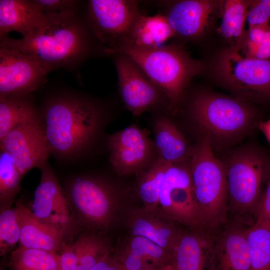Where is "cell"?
I'll return each mask as SVG.
<instances>
[{"label": "cell", "instance_id": "obj_1", "mask_svg": "<svg viewBox=\"0 0 270 270\" xmlns=\"http://www.w3.org/2000/svg\"><path fill=\"white\" fill-rule=\"evenodd\" d=\"M45 14L42 22L30 35L0 38V46L32 56L49 72L73 68L90 56L98 42L78 10Z\"/></svg>", "mask_w": 270, "mask_h": 270}, {"label": "cell", "instance_id": "obj_2", "mask_svg": "<svg viewBox=\"0 0 270 270\" xmlns=\"http://www.w3.org/2000/svg\"><path fill=\"white\" fill-rule=\"evenodd\" d=\"M100 116L96 104L78 95L50 100L44 108L42 120L50 152L65 156L82 152L96 134Z\"/></svg>", "mask_w": 270, "mask_h": 270}, {"label": "cell", "instance_id": "obj_3", "mask_svg": "<svg viewBox=\"0 0 270 270\" xmlns=\"http://www.w3.org/2000/svg\"><path fill=\"white\" fill-rule=\"evenodd\" d=\"M120 54L132 60L164 92L170 108L179 102L190 80L203 70L201 62L174 45L151 48L121 44L106 52Z\"/></svg>", "mask_w": 270, "mask_h": 270}, {"label": "cell", "instance_id": "obj_4", "mask_svg": "<svg viewBox=\"0 0 270 270\" xmlns=\"http://www.w3.org/2000/svg\"><path fill=\"white\" fill-rule=\"evenodd\" d=\"M192 118L212 142H230L258 128L259 113L242 100L210 94L196 95L191 103Z\"/></svg>", "mask_w": 270, "mask_h": 270}, {"label": "cell", "instance_id": "obj_5", "mask_svg": "<svg viewBox=\"0 0 270 270\" xmlns=\"http://www.w3.org/2000/svg\"><path fill=\"white\" fill-rule=\"evenodd\" d=\"M190 170L195 198L205 229L215 228L226 218L228 200L225 166L204 135L192 154Z\"/></svg>", "mask_w": 270, "mask_h": 270}, {"label": "cell", "instance_id": "obj_6", "mask_svg": "<svg viewBox=\"0 0 270 270\" xmlns=\"http://www.w3.org/2000/svg\"><path fill=\"white\" fill-rule=\"evenodd\" d=\"M64 192L75 220L88 229L105 232L118 220L121 197L110 182L99 178L78 177L68 184Z\"/></svg>", "mask_w": 270, "mask_h": 270}, {"label": "cell", "instance_id": "obj_7", "mask_svg": "<svg viewBox=\"0 0 270 270\" xmlns=\"http://www.w3.org/2000/svg\"><path fill=\"white\" fill-rule=\"evenodd\" d=\"M224 163L232 206L242 212L255 208L270 174V152L250 145L234 150Z\"/></svg>", "mask_w": 270, "mask_h": 270}, {"label": "cell", "instance_id": "obj_8", "mask_svg": "<svg viewBox=\"0 0 270 270\" xmlns=\"http://www.w3.org/2000/svg\"><path fill=\"white\" fill-rule=\"evenodd\" d=\"M217 70L226 86L242 99L270 102V60L246 57L232 46L220 55Z\"/></svg>", "mask_w": 270, "mask_h": 270}, {"label": "cell", "instance_id": "obj_9", "mask_svg": "<svg viewBox=\"0 0 270 270\" xmlns=\"http://www.w3.org/2000/svg\"><path fill=\"white\" fill-rule=\"evenodd\" d=\"M140 2L132 0H90L85 18L103 53L118 45L143 12Z\"/></svg>", "mask_w": 270, "mask_h": 270}, {"label": "cell", "instance_id": "obj_10", "mask_svg": "<svg viewBox=\"0 0 270 270\" xmlns=\"http://www.w3.org/2000/svg\"><path fill=\"white\" fill-rule=\"evenodd\" d=\"M159 208L169 218L193 231L205 230L195 198L190 168L170 164L160 193Z\"/></svg>", "mask_w": 270, "mask_h": 270}, {"label": "cell", "instance_id": "obj_11", "mask_svg": "<svg viewBox=\"0 0 270 270\" xmlns=\"http://www.w3.org/2000/svg\"><path fill=\"white\" fill-rule=\"evenodd\" d=\"M48 73L32 56L0 46V96L30 95L46 82Z\"/></svg>", "mask_w": 270, "mask_h": 270}, {"label": "cell", "instance_id": "obj_12", "mask_svg": "<svg viewBox=\"0 0 270 270\" xmlns=\"http://www.w3.org/2000/svg\"><path fill=\"white\" fill-rule=\"evenodd\" d=\"M112 56L119 92L126 108L134 115L139 116L156 106L165 96L161 90L130 58L120 54Z\"/></svg>", "mask_w": 270, "mask_h": 270}, {"label": "cell", "instance_id": "obj_13", "mask_svg": "<svg viewBox=\"0 0 270 270\" xmlns=\"http://www.w3.org/2000/svg\"><path fill=\"white\" fill-rule=\"evenodd\" d=\"M0 142V150L12 158L21 175L47 162L50 150L42 120L20 124L10 130Z\"/></svg>", "mask_w": 270, "mask_h": 270}, {"label": "cell", "instance_id": "obj_14", "mask_svg": "<svg viewBox=\"0 0 270 270\" xmlns=\"http://www.w3.org/2000/svg\"><path fill=\"white\" fill-rule=\"evenodd\" d=\"M41 178L30 208L40 220L66 232L74 217L65 192L48 162L40 168Z\"/></svg>", "mask_w": 270, "mask_h": 270}, {"label": "cell", "instance_id": "obj_15", "mask_svg": "<svg viewBox=\"0 0 270 270\" xmlns=\"http://www.w3.org/2000/svg\"><path fill=\"white\" fill-rule=\"evenodd\" d=\"M110 162L120 175L140 172L148 165L153 144L147 135L136 126L116 132L108 138Z\"/></svg>", "mask_w": 270, "mask_h": 270}, {"label": "cell", "instance_id": "obj_16", "mask_svg": "<svg viewBox=\"0 0 270 270\" xmlns=\"http://www.w3.org/2000/svg\"><path fill=\"white\" fill-rule=\"evenodd\" d=\"M126 220L131 235L144 237L172 254L184 232L159 208L130 210Z\"/></svg>", "mask_w": 270, "mask_h": 270}, {"label": "cell", "instance_id": "obj_17", "mask_svg": "<svg viewBox=\"0 0 270 270\" xmlns=\"http://www.w3.org/2000/svg\"><path fill=\"white\" fill-rule=\"evenodd\" d=\"M220 4L207 0H180L171 5L165 16L175 35L194 38L208 28Z\"/></svg>", "mask_w": 270, "mask_h": 270}, {"label": "cell", "instance_id": "obj_18", "mask_svg": "<svg viewBox=\"0 0 270 270\" xmlns=\"http://www.w3.org/2000/svg\"><path fill=\"white\" fill-rule=\"evenodd\" d=\"M112 250L99 234H84L74 242L64 240L59 255L62 270H90Z\"/></svg>", "mask_w": 270, "mask_h": 270}, {"label": "cell", "instance_id": "obj_19", "mask_svg": "<svg viewBox=\"0 0 270 270\" xmlns=\"http://www.w3.org/2000/svg\"><path fill=\"white\" fill-rule=\"evenodd\" d=\"M214 238L205 230L184 231L172 253L176 270H212Z\"/></svg>", "mask_w": 270, "mask_h": 270}, {"label": "cell", "instance_id": "obj_20", "mask_svg": "<svg viewBox=\"0 0 270 270\" xmlns=\"http://www.w3.org/2000/svg\"><path fill=\"white\" fill-rule=\"evenodd\" d=\"M246 230L231 227L214 238L212 270H250Z\"/></svg>", "mask_w": 270, "mask_h": 270}, {"label": "cell", "instance_id": "obj_21", "mask_svg": "<svg viewBox=\"0 0 270 270\" xmlns=\"http://www.w3.org/2000/svg\"><path fill=\"white\" fill-rule=\"evenodd\" d=\"M113 253L124 270L160 268L171 263L172 254L150 240L131 235Z\"/></svg>", "mask_w": 270, "mask_h": 270}, {"label": "cell", "instance_id": "obj_22", "mask_svg": "<svg viewBox=\"0 0 270 270\" xmlns=\"http://www.w3.org/2000/svg\"><path fill=\"white\" fill-rule=\"evenodd\" d=\"M16 208L20 228V246L54 252H59L66 232L42 222L30 208L20 202Z\"/></svg>", "mask_w": 270, "mask_h": 270}, {"label": "cell", "instance_id": "obj_23", "mask_svg": "<svg viewBox=\"0 0 270 270\" xmlns=\"http://www.w3.org/2000/svg\"><path fill=\"white\" fill-rule=\"evenodd\" d=\"M46 14L36 0H0V38L15 31L30 35L44 21Z\"/></svg>", "mask_w": 270, "mask_h": 270}, {"label": "cell", "instance_id": "obj_24", "mask_svg": "<svg viewBox=\"0 0 270 270\" xmlns=\"http://www.w3.org/2000/svg\"><path fill=\"white\" fill-rule=\"evenodd\" d=\"M174 36L165 14L148 16L144 13L137 18L118 44H124L140 48H155L166 45L165 43Z\"/></svg>", "mask_w": 270, "mask_h": 270}, {"label": "cell", "instance_id": "obj_25", "mask_svg": "<svg viewBox=\"0 0 270 270\" xmlns=\"http://www.w3.org/2000/svg\"><path fill=\"white\" fill-rule=\"evenodd\" d=\"M28 96H0V142L18 126L42 122Z\"/></svg>", "mask_w": 270, "mask_h": 270}, {"label": "cell", "instance_id": "obj_26", "mask_svg": "<svg viewBox=\"0 0 270 270\" xmlns=\"http://www.w3.org/2000/svg\"><path fill=\"white\" fill-rule=\"evenodd\" d=\"M155 145L159 156L170 164H180L188 148L182 134L168 118L162 117L155 124Z\"/></svg>", "mask_w": 270, "mask_h": 270}, {"label": "cell", "instance_id": "obj_27", "mask_svg": "<svg viewBox=\"0 0 270 270\" xmlns=\"http://www.w3.org/2000/svg\"><path fill=\"white\" fill-rule=\"evenodd\" d=\"M9 266L11 270H62L57 252L20 246L12 252Z\"/></svg>", "mask_w": 270, "mask_h": 270}, {"label": "cell", "instance_id": "obj_28", "mask_svg": "<svg viewBox=\"0 0 270 270\" xmlns=\"http://www.w3.org/2000/svg\"><path fill=\"white\" fill-rule=\"evenodd\" d=\"M250 1L228 0L222 2V22L220 32L224 38L235 42L236 44L235 46L245 35L244 23Z\"/></svg>", "mask_w": 270, "mask_h": 270}, {"label": "cell", "instance_id": "obj_29", "mask_svg": "<svg viewBox=\"0 0 270 270\" xmlns=\"http://www.w3.org/2000/svg\"><path fill=\"white\" fill-rule=\"evenodd\" d=\"M250 254V270H270V222L256 221L246 230Z\"/></svg>", "mask_w": 270, "mask_h": 270}, {"label": "cell", "instance_id": "obj_30", "mask_svg": "<svg viewBox=\"0 0 270 270\" xmlns=\"http://www.w3.org/2000/svg\"><path fill=\"white\" fill-rule=\"evenodd\" d=\"M170 164L158 156L140 178L138 184L137 192L144 204V208H159L161 186Z\"/></svg>", "mask_w": 270, "mask_h": 270}, {"label": "cell", "instance_id": "obj_31", "mask_svg": "<svg viewBox=\"0 0 270 270\" xmlns=\"http://www.w3.org/2000/svg\"><path fill=\"white\" fill-rule=\"evenodd\" d=\"M0 154V208H10L14 198L20 191L22 176L12 158L4 150Z\"/></svg>", "mask_w": 270, "mask_h": 270}, {"label": "cell", "instance_id": "obj_32", "mask_svg": "<svg viewBox=\"0 0 270 270\" xmlns=\"http://www.w3.org/2000/svg\"><path fill=\"white\" fill-rule=\"evenodd\" d=\"M20 228L16 208L0 210V254L3 256L12 251L20 242Z\"/></svg>", "mask_w": 270, "mask_h": 270}, {"label": "cell", "instance_id": "obj_33", "mask_svg": "<svg viewBox=\"0 0 270 270\" xmlns=\"http://www.w3.org/2000/svg\"><path fill=\"white\" fill-rule=\"evenodd\" d=\"M246 20L249 28L268 25L270 21V0L250 1Z\"/></svg>", "mask_w": 270, "mask_h": 270}, {"label": "cell", "instance_id": "obj_34", "mask_svg": "<svg viewBox=\"0 0 270 270\" xmlns=\"http://www.w3.org/2000/svg\"><path fill=\"white\" fill-rule=\"evenodd\" d=\"M44 13H60L78 10L80 1L74 0H36Z\"/></svg>", "mask_w": 270, "mask_h": 270}, {"label": "cell", "instance_id": "obj_35", "mask_svg": "<svg viewBox=\"0 0 270 270\" xmlns=\"http://www.w3.org/2000/svg\"><path fill=\"white\" fill-rule=\"evenodd\" d=\"M254 208L256 221L270 222V174Z\"/></svg>", "mask_w": 270, "mask_h": 270}, {"label": "cell", "instance_id": "obj_36", "mask_svg": "<svg viewBox=\"0 0 270 270\" xmlns=\"http://www.w3.org/2000/svg\"><path fill=\"white\" fill-rule=\"evenodd\" d=\"M90 270H124V269L112 250Z\"/></svg>", "mask_w": 270, "mask_h": 270}, {"label": "cell", "instance_id": "obj_37", "mask_svg": "<svg viewBox=\"0 0 270 270\" xmlns=\"http://www.w3.org/2000/svg\"><path fill=\"white\" fill-rule=\"evenodd\" d=\"M258 128L262 132L270 144V119L261 120L258 124Z\"/></svg>", "mask_w": 270, "mask_h": 270}, {"label": "cell", "instance_id": "obj_38", "mask_svg": "<svg viewBox=\"0 0 270 270\" xmlns=\"http://www.w3.org/2000/svg\"><path fill=\"white\" fill-rule=\"evenodd\" d=\"M158 270H176L171 264H167L158 269Z\"/></svg>", "mask_w": 270, "mask_h": 270}, {"label": "cell", "instance_id": "obj_39", "mask_svg": "<svg viewBox=\"0 0 270 270\" xmlns=\"http://www.w3.org/2000/svg\"><path fill=\"white\" fill-rule=\"evenodd\" d=\"M158 268H156L150 267V268H147L142 269V270H158Z\"/></svg>", "mask_w": 270, "mask_h": 270}, {"label": "cell", "instance_id": "obj_40", "mask_svg": "<svg viewBox=\"0 0 270 270\" xmlns=\"http://www.w3.org/2000/svg\"><path fill=\"white\" fill-rule=\"evenodd\" d=\"M0 270H4L2 268H0Z\"/></svg>", "mask_w": 270, "mask_h": 270}]
</instances>
